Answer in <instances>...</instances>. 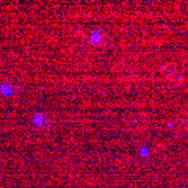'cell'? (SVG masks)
I'll return each mask as SVG.
<instances>
[{"instance_id": "6da1fadb", "label": "cell", "mask_w": 188, "mask_h": 188, "mask_svg": "<svg viewBox=\"0 0 188 188\" xmlns=\"http://www.w3.org/2000/svg\"><path fill=\"white\" fill-rule=\"evenodd\" d=\"M91 42H94V44H99V42H102V39H104V36L99 33V32H92V35H91Z\"/></svg>"}, {"instance_id": "7a4b0ae2", "label": "cell", "mask_w": 188, "mask_h": 188, "mask_svg": "<svg viewBox=\"0 0 188 188\" xmlns=\"http://www.w3.org/2000/svg\"><path fill=\"white\" fill-rule=\"evenodd\" d=\"M33 124H36V126H42V124H44V115L36 113L35 118H33Z\"/></svg>"}, {"instance_id": "3957f363", "label": "cell", "mask_w": 188, "mask_h": 188, "mask_svg": "<svg viewBox=\"0 0 188 188\" xmlns=\"http://www.w3.org/2000/svg\"><path fill=\"white\" fill-rule=\"evenodd\" d=\"M11 91H13V89H11L10 85H2V92H3V94H7V96H8V94H11Z\"/></svg>"}, {"instance_id": "277c9868", "label": "cell", "mask_w": 188, "mask_h": 188, "mask_svg": "<svg viewBox=\"0 0 188 188\" xmlns=\"http://www.w3.org/2000/svg\"><path fill=\"white\" fill-rule=\"evenodd\" d=\"M140 154H141V155H147V154H149V149H147V147H143V149L140 151Z\"/></svg>"}]
</instances>
